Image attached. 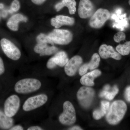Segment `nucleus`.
<instances>
[{
    "instance_id": "obj_1",
    "label": "nucleus",
    "mask_w": 130,
    "mask_h": 130,
    "mask_svg": "<svg viewBox=\"0 0 130 130\" xmlns=\"http://www.w3.org/2000/svg\"><path fill=\"white\" fill-rule=\"evenodd\" d=\"M127 110V106L121 100L114 102L112 103L106 117L107 121L110 124L115 125L122 120Z\"/></svg>"
},
{
    "instance_id": "obj_2",
    "label": "nucleus",
    "mask_w": 130,
    "mask_h": 130,
    "mask_svg": "<svg viewBox=\"0 0 130 130\" xmlns=\"http://www.w3.org/2000/svg\"><path fill=\"white\" fill-rule=\"evenodd\" d=\"M36 40L37 43L34 48V51L40 56L51 55L58 51L53 42L47 35L41 33L38 36Z\"/></svg>"
},
{
    "instance_id": "obj_3",
    "label": "nucleus",
    "mask_w": 130,
    "mask_h": 130,
    "mask_svg": "<svg viewBox=\"0 0 130 130\" xmlns=\"http://www.w3.org/2000/svg\"><path fill=\"white\" fill-rule=\"evenodd\" d=\"M42 86L41 81L34 78H25L18 81L14 86V90L20 94H27L40 89Z\"/></svg>"
},
{
    "instance_id": "obj_4",
    "label": "nucleus",
    "mask_w": 130,
    "mask_h": 130,
    "mask_svg": "<svg viewBox=\"0 0 130 130\" xmlns=\"http://www.w3.org/2000/svg\"><path fill=\"white\" fill-rule=\"evenodd\" d=\"M63 111L59 117V121L62 124L71 125L76 120V112L73 105L68 101L64 102L63 105Z\"/></svg>"
},
{
    "instance_id": "obj_5",
    "label": "nucleus",
    "mask_w": 130,
    "mask_h": 130,
    "mask_svg": "<svg viewBox=\"0 0 130 130\" xmlns=\"http://www.w3.org/2000/svg\"><path fill=\"white\" fill-rule=\"evenodd\" d=\"M48 36L54 43L60 45L69 44L73 38L71 32L66 30L55 29Z\"/></svg>"
},
{
    "instance_id": "obj_6",
    "label": "nucleus",
    "mask_w": 130,
    "mask_h": 130,
    "mask_svg": "<svg viewBox=\"0 0 130 130\" xmlns=\"http://www.w3.org/2000/svg\"><path fill=\"white\" fill-rule=\"evenodd\" d=\"M48 97L45 94H40L28 98L24 103L23 108L25 111H30L46 104Z\"/></svg>"
},
{
    "instance_id": "obj_7",
    "label": "nucleus",
    "mask_w": 130,
    "mask_h": 130,
    "mask_svg": "<svg viewBox=\"0 0 130 130\" xmlns=\"http://www.w3.org/2000/svg\"><path fill=\"white\" fill-rule=\"evenodd\" d=\"M110 13L107 9L100 8L93 14L89 21L91 27L96 29L101 28L109 19Z\"/></svg>"
},
{
    "instance_id": "obj_8",
    "label": "nucleus",
    "mask_w": 130,
    "mask_h": 130,
    "mask_svg": "<svg viewBox=\"0 0 130 130\" xmlns=\"http://www.w3.org/2000/svg\"><path fill=\"white\" fill-rule=\"evenodd\" d=\"M20 100L16 95H12L8 98L4 104V112L8 117L15 116L19 109Z\"/></svg>"
},
{
    "instance_id": "obj_9",
    "label": "nucleus",
    "mask_w": 130,
    "mask_h": 130,
    "mask_svg": "<svg viewBox=\"0 0 130 130\" xmlns=\"http://www.w3.org/2000/svg\"><path fill=\"white\" fill-rule=\"evenodd\" d=\"M1 45L3 51L8 58L13 60L19 59L21 57V52L11 42L3 38L1 41Z\"/></svg>"
},
{
    "instance_id": "obj_10",
    "label": "nucleus",
    "mask_w": 130,
    "mask_h": 130,
    "mask_svg": "<svg viewBox=\"0 0 130 130\" xmlns=\"http://www.w3.org/2000/svg\"><path fill=\"white\" fill-rule=\"evenodd\" d=\"M94 94V91L93 89L83 86L78 91L77 96L80 105L84 107L87 108L91 104Z\"/></svg>"
},
{
    "instance_id": "obj_11",
    "label": "nucleus",
    "mask_w": 130,
    "mask_h": 130,
    "mask_svg": "<svg viewBox=\"0 0 130 130\" xmlns=\"http://www.w3.org/2000/svg\"><path fill=\"white\" fill-rule=\"evenodd\" d=\"M94 11V7L90 0H80L78 12L82 19H86L92 16Z\"/></svg>"
},
{
    "instance_id": "obj_12",
    "label": "nucleus",
    "mask_w": 130,
    "mask_h": 130,
    "mask_svg": "<svg viewBox=\"0 0 130 130\" xmlns=\"http://www.w3.org/2000/svg\"><path fill=\"white\" fill-rule=\"evenodd\" d=\"M82 63L83 59L80 56L76 55L73 56L68 60L65 66L66 74L70 77L74 76Z\"/></svg>"
},
{
    "instance_id": "obj_13",
    "label": "nucleus",
    "mask_w": 130,
    "mask_h": 130,
    "mask_svg": "<svg viewBox=\"0 0 130 130\" xmlns=\"http://www.w3.org/2000/svg\"><path fill=\"white\" fill-rule=\"evenodd\" d=\"M99 53L103 59L111 58L116 60H120L121 58V55L116 52L112 46L106 44H103L100 47Z\"/></svg>"
},
{
    "instance_id": "obj_14",
    "label": "nucleus",
    "mask_w": 130,
    "mask_h": 130,
    "mask_svg": "<svg viewBox=\"0 0 130 130\" xmlns=\"http://www.w3.org/2000/svg\"><path fill=\"white\" fill-rule=\"evenodd\" d=\"M100 61V56L97 53L93 55L90 61L82 66L79 70L80 76H83L86 74L88 70H92L97 68L99 66Z\"/></svg>"
},
{
    "instance_id": "obj_15",
    "label": "nucleus",
    "mask_w": 130,
    "mask_h": 130,
    "mask_svg": "<svg viewBox=\"0 0 130 130\" xmlns=\"http://www.w3.org/2000/svg\"><path fill=\"white\" fill-rule=\"evenodd\" d=\"M74 23V20L73 18L63 15L56 16L51 20V25L56 28H59L64 25H72Z\"/></svg>"
},
{
    "instance_id": "obj_16",
    "label": "nucleus",
    "mask_w": 130,
    "mask_h": 130,
    "mask_svg": "<svg viewBox=\"0 0 130 130\" xmlns=\"http://www.w3.org/2000/svg\"><path fill=\"white\" fill-rule=\"evenodd\" d=\"M101 71L98 70H95L84 74L80 79L81 84L86 86H93L94 84V79L96 78L101 75Z\"/></svg>"
},
{
    "instance_id": "obj_17",
    "label": "nucleus",
    "mask_w": 130,
    "mask_h": 130,
    "mask_svg": "<svg viewBox=\"0 0 130 130\" xmlns=\"http://www.w3.org/2000/svg\"><path fill=\"white\" fill-rule=\"evenodd\" d=\"M27 20V18L22 14H14L9 19L7 23V25L10 29L16 31L18 29L19 23L21 21L26 22Z\"/></svg>"
},
{
    "instance_id": "obj_18",
    "label": "nucleus",
    "mask_w": 130,
    "mask_h": 130,
    "mask_svg": "<svg viewBox=\"0 0 130 130\" xmlns=\"http://www.w3.org/2000/svg\"><path fill=\"white\" fill-rule=\"evenodd\" d=\"M76 2L75 0H62L61 2L57 3L55 6V8L57 12L64 7H66L69 10V13L74 14L76 11Z\"/></svg>"
},
{
    "instance_id": "obj_19",
    "label": "nucleus",
    "mask_w": 130,
    "mask_h": 130,
    "mask_svg": "<svg viewBox=\"0 0 130 130\" xmlns=\"http://www.w3.org/2000/svg\"><path fill=\"white\" fill-rule=\"evenodd\" d=\"M119 90L116 85L111 88L109 85H107L104 87L102 91L100 93V96L105 97L106 99L112 100L118 93Z\"/></svg>"
},
{
    "instance_id": "obj_20",
    "label": "nucleus",
    "mask_w": 130,
    "mask_h": 130,
    "mask_svg": "<svg viewBox=\"0 0 130 130\" xmlns=\"http://www.w3.org/2000/svg\"><path fill=\"white\" fill-rule=\"evenodd\" d=\"M51 59L56 66L61 67L64 66L69 60L67 54L64 51L58 52Z\"/></svg>"
},
{
    "instance_id": "obj_21",
    "label": "nucleus",
    "mask_w": 130,
    "mask_h": 130,
    "mask_svg": "<svg viewBox=\"0 0 130 130\" xmlns=\"http://www.w3.org/2000/svg\"><path fill=\"white\" fill-rule=\"evenodd\" d=\"M109 107V102L106 101H102L101 103L100 109H96L93 112V118L96 120L100 119L107 113Z\"/></svg>"
},
{
    "instance_id": "obj_22",
    "label": "nucleus",
    "mask_w": 130,
    "mask_h": 130,
    "mask_svg": "<svg viewBox=\"0 0 130 130\" xmlns=\"http://www.w3.org/2000/svg\"><path fill=\"white\" fill-rule=\"evenodd\" d=\"M13 120L0 109V128L5 129H10L13 125Z\"/></svg>"
},
{
    "instance_id": "obj_23",
    "label": "nucleus",
    "mask_w": 130,
    "mask_h": 130,
    "mask_svg": "<svg viewBox=\"0 0 130 130\" xmlns=\"http://www.w3.org/2000/svg\"><path fill=\"white\" fill-rule=\"evenodd\" d=\"M116 51L123 56L128 55L130 52V41L123 44H119L116 47Z\"/></svg>"
},
{
    "instance_id": "obj_24",
    "label": "nucleus",
    "mask_w": 130,
    "mask_h": 130,
    "mask_svg": "<svg viewBox=\"0 0 130 130\" xmlns=\"http://www.w3.org/2000/svg\"><path fill=\"white\" fill-rule=\"evenodd\" d=\"M125 34L122 31H119L117 32L113 37L114 40L117 43H119L121 41L125 40Z\"/></svg>"
},
{
    "instance_id": "obj_25",
    "label": "nucleus",
    "mask_w": 130,
    "mask_h": 130,
    "mask_svg": "<svg viewBox=\"0 0 130 130\" xmlns=\"http://www.w3.org/2000/svg\"><path fill=\"white\" fill-rule=\"evenodd\" d=\"M20 8V4L18 0H14L12 2L11 5V9L9 11L10 13L16 12L19 11Z\"/></svg>"
},
{
    "instance_id": "obj_26",
    "label": "nucleus",
    "mask_w": 130,
    "mask_h": 130,
    "mask_svg": "<svg viewBox=\"0 0 130 130\" xmlns=\"http://www.w3.org/2000/svg\"><path fill=\"white\" fill-rule=\"evenodd\" d=\"M56 65L55 64L53 60H51V58L47 62L46 66L47 67V68L48 69H53L55 68L56 66Z\"/></svg>"
},
{
    "instance_id": "obj_27",
    "label": "nucleus",
    "mask_w": 130,
    "mask_h": 130,
    "mask_svg": "<svg viewBox=\"0 0 130 130\" xmlns=\"http://www.w3.org/2000/svg\"><path fill=\"white\" fill-rule=\"evenodd\" d=\"M125 96L126 101L128 102H130V86H128L126 89Z\"/></svg>"
},
{
    "instance_id": "obj_28",
    "label": "nucleus",
    "mask_w": 130,
    "mask_h": 130,
    "mask_svg": "<svg viewBox=\"0 0 130 130\" xmlns=\"http://www.w3.org/2000/svg\"><path fill=\"white\" fill-rule=\"evenodd\" d=\"M5 71V68L2 59L0 57V75L4 73Z\"/></svg>"
},
{
    "instance_id": "obj_29",
    "label": "nucleus",
    "mask_w": 130,
    "mask_h": 130,
    "mask_svg": "<svg viewBox=\"0 0 130 130\" xmlns=\"http://www.w3.org/2000/svg\"><path fill=\"white\" fill-rule=\"evenodd\" d=\"M34 4L37 5H40L44 3L46 0H31Z\"/></svg>"
},
{
    "instance_id": "obj_30",
    "label": "nucleus",
    "mask_w": 130,
    "mask_h": 130,
    "mask_svg": "<svg viewBox=\"0 0 130 130\" xmlns=\"http://www.w3.org/2000/svg\"><path fill=\"white\" fill-rule=\"evenodd\" d=\"M28 130H42L43 129L38 126H34L29 127L27 129Z\"/></svg>"
},
{
    "instance_id": "obj_31",
    "label": "nucleus",
    "mask_w": 130,
    "mask_h": 130,
    "mask_svg": "<svg viewBox=\"0 0 130 130\" xmlns=\"http://www.w3.org/2000/svg\"><path fill=\"white\" fill-rule=\"evenodd\" d=\"M9 129L11 130H24V128H23L22 126L18 125L13 126Z\"/></svg>"
},
{
    "instance_id": "obj_32",
    "label": "nucleus",
    "mask_w": 130,
    "mask_h": 130,
    "mask_svg": "<svg viewBox=\"0 0 130 130\" xmlns=\"http://www.w3.org/2000/svg\"><path fill=\"white\" fill-rule=\"evenodd\" d=\"M69 130H83L81 128L78 126H74L72 128H71L69 129Z\"/></svg>"
},
{
    "instance_id": "obj_33",
    "label": "nucleus",
    "mask_w": 130,
    "mask_h": 130,
    "mask_svg": "<svg viewBox=\"0 0 130 130\" xmlns=\"http://www.w3.org/2000/svg\"><path fill=\"white\" fill-rule=\"evenodd\" d=\"M3 8V4H0V8L2 9Z\"/></svg>"
},
{
    "instance_id": "obj_34",
    "label": "nucleus",
    "mask_w": 130,
    "mask_h": 130,
    "mask_svg": "<svg viewBox=\"0 0 130 130\" xmlns=\"http://www.w3.org/2000/svg\"><path fill=\"white\" fill-rule=\"evenodd\" d=\"M129 5L130 6V0H129Z\"/></svg>"
},
{
    "instance_id": "obj_35",
    "label": "nucleus",
    "mask_w": 130,
    "mask_h": 130,
    "mask_svg": "<svg viewBox=\"0 0 130 130\" xmlns=\"http://www.w3.org/2000/svg\"><path fill=\"white\" fill-rule=\"evenodd\" d=\"M0 19H1V15H0Z\"/></svg>"
}]
</instances>
